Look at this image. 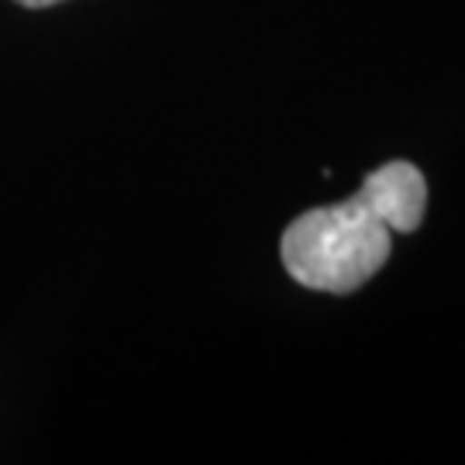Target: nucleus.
Segmentation results:
<instances>
[{"mask_svg": "<svg viewBox=\"0 0 465 465\" xmlns=\"http://www.w3.org/2000/svg\"><path fill=\"white\" fill-rule=\"evenodd\" d=\"M428 214V180L414 163L372 169L359 193L300 214L280 242L286 272L321 293H355L390 259V232L411 234Z\"/></svg>", "mask_w": 465, "mask_h": 465, "instance_id": "1", "label": "nucleus"}, {"mask_svg": "<svg viewBox=\"0 0 465 465\" xmlns=\"http://www.w3.org/2000/svg\"><path fill=\"white\" fill-rule=\"evenodd\" d=\"M17 4H25V7H49V4H59V0H17Z\"/></svg>", "mask_w": 465, "mask_h": 465, "instance_id": "2", "label": "nucleus"}]
</instances>
